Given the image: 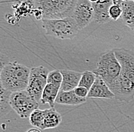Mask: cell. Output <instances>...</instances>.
Instances as JSON below:
<instances>
[{"label":"cell","mask_w":134,"mask_h":132,"mask_svg":"<svg viewBox=\"0 0 134 132\" xmlns=\"http://www.w3.org/2000/svg\"><path fill=\"white\" fill-rule=\"evenodd\" d=\"M31 68L18 62H9L0 71L1 87L12 93L26 91Z\"/></svg>","instance_id":"obj_1"},{"label":"cell","mask_w":134,"mask_h":132,"mask_svg":"<svg viewBox=\"0 0 134 132\" xmlns=\"http://www.w3.org/2000/svg\"><path fill=\"white\" fill-rule=\"evenodd\" d=\"M78 0H34V8L41 10L43 19L71 17Z\"/></svg>","instance_id":"obj_2"},{"label":"cell","mask_w":134,"mask_h":132,"mask_svg":"<svg viewBox=\"0 0 134 132\" xmlns=\"http://www.w3.org/2000/svg\"><path fill=\"white\" fill-rule=\"evenodd\" d=\"M42 27L47 35L60 40H72L79 33V28L72 17L62 19H43Z\"/></svg>","instance_id":"obj_3"},{"label":"cell","mask_w":134,"mask_h":132,"mask_svg":"<svg viewBox=\"0 0 134 132\" xmlns=\"http://www.w3.org/2000/svg\"><path fill=\"white\" fill-rule=\"evenodd\" d=\"M93 72L101 77L108 86L117 79L121 72V65L114 50H108L101 55L97 63V68Z\"/></svg>","instance_id":"obj_4"},{"label":"cell","mask_w":134,"mask_h":132,"mask_svg":"<svg viewBox=\"0 0 134 132\" xmlns=\"http://www.w3.org/2000/svg\"><path fill=\"white\" fill-rule=\"evenodd\" d=\"M10 103L12 109L22 118H29L35 109H39V102L27 91L12 93Z\"/></svg>","instance_id":"obj_5"},{"label":"cell","mask_w":134,"mask_h":132,"mask_svg":"<svg viewBox=\"0 0 134 132\" xmlns=\"http://www.w3.org/2000/svg\"><path fill=\"white\" fill-rule=\"evenodd\" d=\"M49 72L48 69L43 66L33 67L31 68L29 82L26 91L37 102H41L43 90L47 84Z\"/></svg>","instance_id":"obj_6"},{"label":"cell","mask_w":134,"mask_h":132,"mask_svg":"<svg viewBox=\"0 0 134 132\" xmlns=\"http://www.w3.org/2000/svg\"><path fill=\"white\" fill-rule=\"evenodd\" d=\"M94 8L88 0H78L72 16L77 23L79 30L87 27L94 20Z\"/></svg>","instance_id":"obj_7"},{"label":"cell","mask_w":134,"mask_h":132,"mask_svg":"<svg viewBox=\"0 0 134 132\" xmlns=\"http://www.w3.org/2000/svg\"><path fill=\"white\" fill-rule=\"evenodd\" d=\"M114 50L121 65L120 75L134 85V52L124 48H117Z\"/></svg>","instance_id":"obj_8"},{"label":"cell","mask_w":134,"mask_h":132,"mask_svg":"<svg viewBox=\"0 0 134 132\" xmlns=\"http://www.w3.org/2000/svg\"><path fill=\"white\" fill-rule=\"evenodd\" d=\"M88 98L110 99L115 98V96L106 82L101 77L97 76L95 81L89 91Z\"/></svg>","instance_id":"obj_9"},{"label":"cell","mask_w":134,"mask_h":132,"mask_svg":"<svg viewBox=\"0 0 134 132\" xmlns=\"http://www.w3.org/2000/svg\"><path fill=\"white\" fill-rule=\"evenodd\" d=\"M113 4V0H100L98 2L92 3L94 8V20L96 23L102 25L110 21L109 8Z\"/></svg>","instance_id":"obj_10"},{"label":"cell","mask_w":134,"mask_h":132,"mask_svg":"<svg viewBox=\"0 0 134 132\" xmlns=\"http://www.w3.org/2000/svg\"><path fill=\"white\" fill-rule=\"evenodd\" d=\"M63 74V82L61 83V91H71L79 87L82 77V72L70 71V70H60Z\"/></svg>","instance_id":"obj_11"},{"label":"cell","mask_w":134,"mask_h":132,"mask_svg":"<svg viewBox=\"0 0 134 132\" xmlns=\"http://www.w3.org/2000/svg\"><path fill=\"white\" fill-rule=\"evenodd\" d=\"M87 99L81 98L75 94L74 90L71 91H63L60 90L57 98L56 99V103L62 105L68 106H78L83 104L86 102Z\"/></svg>","instance_id":"obj_12"},{"label":"cell","mask_w":134,"mask_h":132,"mask_svg":"<svg viewBox=\"0 0 134 132\" xmlns=\"http://www.w3.org/2000/svg\"><path fill=\"white\" fill-rule=\"evenodd\" d=\"M60 89L61 84L47 83L43 92L41 103L42 104L48 103L50 108H54V103H56Z\"/></svg>","instance_id":"obj_13"},{"label":"cell","mask_w":134,"mask_h":132,"mask_svg":"<svg viewBox=\"0 0 134 132\" xmlns=\"http://www.w3.org/2000/svg\"><path fill=\"white\" fill-rule=\"evenodd\" d=\"M45 111V118L43 130L55 128L62 122V116L56 110L55 108H50L44 109Z\"/></svg>","instance_id":"obj_14"},{"label":"cell","mask_w":134,"mask_h":132,"mask_svg":"<svg viewBox=\"0 0 134 132\" xmlns=\"http://www.w3.org/2000/svg\"><path fill=\"white\" fill-rule=\"evenodd\" d=\"M122 9V18L124 24L134 31V1H123Z\"/></svg>","instance_id":"obj_15"},{"label":"cell","mask_w":134,"mask_h":132,"mask_svg":"<svg viewBox=\"0 0 134 132\" xmlns=\"http://www.w3.org/2000/svg\"><path fill=\"white\" fill-rule=\"evenodd\" d=\"M12 92L6 91L1 87V93H0V113L1 118H3L8 112L12 109L10 103V98Z\"/></svg>","instance_id":"obj_16"},{"label":"cell","mask_w":134,"mask_h":132,"mask_svg":"<svg viewBox=\"0 0 134 132\" xmlns=\"http://www.w3.org/2000/svg\"><path fill=\"white\" fill-rule=\"evenodd\" d=\"M45 118V111L40 109H35L29 117V122L34 128H37L41 130H43Z\"/></svg>","instance_id":"obj_17"},{"label":"cell","mask_w":134,"mask_h":132,"mask_svg":"<svg viewBox=\"0 0 134 132\" xmlns=\"http://www.w3.org/2000/svg\"><path fill=\"white\" fill-rule=\"evenodd\" d=\"M96 77H97V75L94 74L93 71H85L82 72V77H81V80H80L79 86L85 87L86 89L90 91V89L92 88V85L94 84V83L96 80Z\"/></svg>","instance_id":"obj_18"},{"label":"cell","mask_w":134,"mask_h":132,"mask_svg":"<svg viewBox=\"0 0 134 132\" xmlns=\"http://www.w3.org/2000/svg\"><path fill=\"white\" fill-rule=\"evenodd\" d=\"M122 2L113 0V4L109 8V15L111 20L117 21L120 17H122Z\"/></svg>","instance_id":"obj_19"},{"label":"cell","mask_w":134,"mask_h":132,"mask_svg":"<svg viewBox=\"0 0 134 132\" xmlns=\"http://www.w3.org/2000/svg\"><path fill=\"white\" fill-rule=\"evenodd\" d=\"M63 82V74L59 70L55 69L49 72L47 77V83L61 84Z\"/></svg>","instance_id":"obj_20"},{"label":"cell","mask_w":134,"mask_h":132,"mask_svg":"<svg viewBox=\"0 0 134 132\" xmlns=\"http://www.w3.org/2000/svg\"><path fill=\"white\" fill-rule=\"evenodd\" d=\"M74 91L78 97H79L81 98H85V99H87L88 93H89V91L88 89H86L85 87H79V86L77 87L74 90Z\"/></svg>","instance_id":"obj_21"},{"label":"cell","mask_w":134,"mask_h":132,"mask_svg":"<svg viewBox=\"0 0 134 132\" xmlns=\"http://www.w3.org/2000/svg\"><path fill=\"white\" fill-rule=\"evenodd\" d=\"M1 60H0V70H2L5 65H6L8 63H9V60H8V56H6L5 55H4V54H2V53H1Z\"/></svg>","instance_id":"obj_22"},{"label":"cell","mask_w":134,"mask_h":132,"mask_svg":"<svg viewBox=\"0 0 134 132\" xmlns=\"http://www.w3.org/2000/svg\"><path fill=\"white\" fill-rule=\"evenodd\" d=\"M17 2L21 4V3H25V4H27L32 7H34V0H14Z\"/></svg>","instance_id":"obj_23"},{"label":"cell","mask_w":134,"mask_h":132,"mask_svg":"<svg viewBox=\"0 0 134 132\" xmlns=\"http://www.w3.org/2000/svg\"><path fill=\"white\" fill-rule=\"evenodd\" d=\"M27 132H41V130L37 128H33L29 129Z\"/></svg>","instance_id":"obj_24"},{"label":"cell","mask_w":134,"mask_h":132,"mask_svg":"<svg viewBox=\"0 0 134 132\" xmlns=\"http://www.w3.org/2000/svg\"><path fill=\"white\" fill-rule=\"evenodd\" d=\"M88 1L92 3H96V2H98L100 0H88Z\"/></svg>","instance_id":"obj_25"},{"label":"cell","mask_w":134,"mask_h":132,"mask_svg":"<svg viewBox=\"0 0 134 132\" xmlns=\"http://www.w3.org/2000/svg\"><path fill=\"white\" fill-rule=\"evenodd\" d=\"M117 1H121V2H123V1H125V0H117Z\"/></svg>","instance_id":"obj_26"},{"label":"cell","mask_w":134,"mask_h":132,"mask_svg":"<svg viewBox=\"0 0 134 132\" xmlns=\"http://www.w3.org/2000/svg\"><path fill=\"white\" fill-rule=\"evenodd\" d=\"M128 1H134V0H128Z\"/></svg>","instance_id":"obj_27"}]
</instances>
